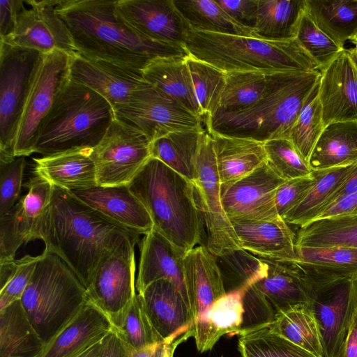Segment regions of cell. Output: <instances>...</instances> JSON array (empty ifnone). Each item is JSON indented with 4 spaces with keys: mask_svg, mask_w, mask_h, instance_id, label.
<instances>
[{
    "mask_svg": "<svg viewBox=\"0 0 357 357\" xmlns=\"http://www.w3.org/2000/svg\"><path fill=\"white\" fill-rule=\"evenodd\" d=\"M20 302L45 345L89 302L86 289L56 255L44 250Z\"/></svg>",
    "mask_w": 357,
    "mask_h": 357,
    "instance_id": "52a82bcc",
    "label": "cell"
},
{
    "mask_svg": "<svg viewBox=\"0 0 357 357\" xmlns=\"http://www.w3.org/2000/svg\"><path fill=\"white\" fill-rule=\"evenodd\" d=\"M319 97L325 126L357 121V70L347 49L321 72Z\"/></svg>",
    "mask_w": 357,
    "mask_h": 357,
    "instance_id": "ffe728a7",
    "label": "cell"
},
{
    "mask_svg": "<svg viewBox=\"0 0 357 357\" xmlns=\"http://www.w3.org/2000/svg\"><path fill=\"white\" fill-rule=\"evenodd\" d=\"M102 357H132V351L112 331L102 340Z\"/></svg>",
    "mask_w": 357,
    "mask_h": 357,
    "instance_id": "680465c9",
    "label": "cell"
},
{
    "mask_svg": "<svg viewBox=\"0 0 357 357\" xmlns=\"http://www.w3.org/2000/svg\"><path fill=\"white\" fill-rule=\"evenodd\" d=\"M44 347L20 300L0 310V357H38Z\"/></svg>",
    "mask_w": 357,
    "mask_h": 357,
    "instance_id": "d6a6232c",
    "label": "cell"
},
{
    "mask_svg": "<svg viewBox=\"0 0 357 357\" xmlns=\"http://www.w3.org/2000/svg\"><path fill=\"white\" fill-rule=\"evenodd\" d=\"M19 266V259L0 263V289L5 287L15 275Z\"/></svg>",
    "mask_w": 357,
    "mask_h": 357,
    "instance_id": "6125c7cd",
    "label": "cell"
},
{
    "mask_svg": "<svg viewBox=\"0 0 357 357\" xmlns=\"http://www.w3.org/2000/svg\"><path fill=\"white\" fill-rule=\"evenodd\" d=\"M292 261L307 281L321 283L343 280L357 281V248L296 247Z\"/></svg>",
    "mask_w": 357,
    "mask_h": 357,
    "instance_id": "83f0119b",
    "label": "cell"
},
{
    "mask_svg": "<svg viewBox=\"0 0 357 357\" xmlns=\"http://www.w3.org/2000/svg\"><path fill=\"white\" fill-rule=\"evenodd\" d=\"M306 11L342 49L357 31V0H306Z\"/></svg>",
    "mask_w": 357,
    "mask_h": 357,
    "instance_id": "8d00e7d4",
    "label": "cell"
},
{
    "mask_svg": "<svg viewBox=\"0 0 357 357\" xmlns=\"http://www.w3.org/2000/svg\"><path fill=\"white\" fill-rule=\"evenodd\" d=\"M284 181L265 162L245 176L221 184L222 204L228 219L231 222L280 217L275 195Z\"/></svg>",
    "mask_w": 357,
    "mask_h": 357,
    "instance_id": "2e32d148",
    "label": "cell"
},
{
    "mask_svg": "<svg viewBox=\"0 0 357 357\" xmlns=\"http://www.w3.org/2000/svg\"><path fill=\"white\" fill-rule=\"evenodd\" d=\"M231 223L241 248L254 256L284 261L296 259L295 235L281 217Z\"/></svg>",
    "mask_w": 357,
    "mask_h": 357,
    "instance_id": "cb8c5ba5",
    "label": "cell"
},
{
    "mask_svg": "<svg viewBox=\"0 0 357 357\" xmlns=\"http://www.w3.org/2000/svg\"><path fill=\"white\" fill-rule=\"evenodd\" d=\"M116 10L128 25L142 35L183 47L188 24L174 0H117Z\"/></svg>",
    "mask_w": 357,
    "mask_h": 357,
    "instance_id": "ac0fdd59",
    "label": "cell"
},
{
    "mask_svg": "<svg viewBox=\"0 0 357 357\" xmlns=\"http://www.w3.org/2000/svg\"><path fill=\"white\" fill-rule=\"evenodd\" d=\"M243 290L227 294L195 321L193 337L197 349L203 353L213 349L226 334H239L243 319Z\"/></svg>",
    "mask_w": 357,
    "mask_h": 357,
    "instance_id": "f546056e",
    "label": "cell"
},
{
    "mask_svg": "<svg viewBox=\"0 0 357 357\" xmlns=\"http://www.w3.org/2000/svg\"><path fill=\"white\" fill-rule=\"evenodd\" d=\"M70 56L56 50L43 55L22 115L15 145V157L34 153L40 125L70 77Z\"/></svg>",
    "mask_w": 357,
    "mask_h": 357,
    "instance_id": "8fae6325",
    "label": "cell"
},
{
    "mask_svg": "<svg viewBox=\"0 0 357 357\" xmlns=\"http://www.w3.org/2000/svg\"><path fill=\"white\" fill-rule=\"evenodd\" d=\"M183 47L188 55L224 73L238 71L271 75L319 71L296 39L271 40L200 31L188 25Z\"/></svg>",
    "mask_w": 357,
    "mask_h": 357,
    "instance_id": "5b68a950",
    "label": "cell"
},
{
    "mask_svg": "<svg viewBox=\"0 0 357 357\" xmlns=\"http://www.w3.org/2000/svg\"><path fill=\"white\" fill-rule=\"evenodd\" d=\"M56 11L80 55L139 73L153 60L187 56L182 46L156 41L128 25L116 1L59 0Z\"/></svg>",
    "mask_w": 357,
    "mask_h": 357,
    "instance_id": "7a4b0ae2",
    "label": "cell"
},
{
    "mask_svg": "<svg viewBox=\"0 0 357 357\" xmlns=\"http://www.w3.org/2000/svg\"><path fill=\"white\" fill-rule=\"evenodd\" d=\"M183 278L194 325L198 317L227 294L216 257L206 245L185 253Z\"/></svg>",
    "mask_w": 357,
    "mask_h": 357,
    "instance_id": "7402d4cb",
    "label": "cell"
},
{
    "mask_svg": "<svg viewBox=\"0 0 357 357\" xmlns=\"http://www.w3.org/2000/svg\"><path fill=\"white\" fill-rule=\"evenodd\" d=\"M91 148H79L33 158L36 176L66 190L98 185Z\"/></svg>",
    "mask_w": 357,
    "mask_h": 357,
    "instance_id": "4316f807",
    "label": "cell"
},
{
    "mask_svg": "<svg viewBox=\"0 0 357 357\" xmlns=\"http://www.w3.org/2000/svg\"><path fill=\"white\" fill-rule=\"evenodd\" d=\"M59 0H26L17 15L14 30L6 39L10 44L47 54L61 51L77 54L70 32L56 11Z\"/></svg>",
    "mask_w": 357,
    "mask_h": 357,
    "instance_id": "9a60e30c",
    "label": "cell"
},
{
    "mask_svg": "<svg viewBox=\"0 0 357 357\" xmlns=\"http://www.w3.org/2000/svg\"><path fill=\"white\" fill-rule=\"evenodd\" d=\"M215 1L234 20L253 29L257 12V0Z\"/></svg>",
    "mask_w": 357,
    "mask_h": 357,
    "instance_id": "db71d44e",
    "label": "cell"
},
{
    "mask_svg": "<svg viewBox=\"0 0 357 357\" xmlns=\"http://www.w3.org/2000/svg\"><path fill=\"white\" fill-rule=\"evenodd\" d=\"M138 294L153 326L163 340L192 328L188 303L172 281L158 280Z\"/></svg>",
    "mask_w": 357,
    "mask_h": 357,
    "instance_id": "603a6c76",
    "label": "cell"
},
{
    "mask_svg": "<svg viewBox=\"0 0 357 357\" xmlns=\"http://www.w3.org/2000/svg\"><path fill=\"white\" fill-rule=\"evenodd\" d=\"M115 118L105 98L69 77L40 125L34 153L45 156L93 149Z\"/></svg>",
    "mask_w": 357,
    "mask_h": 357,
    "instance_id": "8992f818",
    "label": "cell"
},
{
    "mask_svg": "<svg viewBox=\"0 0 357 357\" xmlns=\"http://www.w3.org/2000/svg\"><path fill=\"white\" fill-rule=\"evenodd\" d=\"M347 50L352 63L357 70V45H355L354 47L350 49H347Z\"/></svg>",
    "mask_w": 357,
    "mask_h": 357,
    "instance_id": "e7e4bbea",
    "label": "cell"
},
{
    "mask_svg": "<svg viewBox=\"0 0 357 357\" xmlns=\"http://www.w3.org/2000/svg\"><path fill=\"white\" fill-rule=\"evenodd\" d=\"M319 80L306 98L289 135V139L307 162L326 127L319 97Z\"/></svg>",
    "mask_w": 357,
    "mask_h": 357,
    "instance_id": "7bdbcfd3",
    "label": "cell"
},
{
    "mask_svg": "<svg viewBox=\"0 0 357 357\" xmlns=\"http://www.w3.org/2000/svg\"><path fill=\"white\" fill-rule=\"evenodd\" d=\"M139 236L53 185L51 202L36 225L33 241L42 240L45 250L61 258L86 289L102 258L127 240L139 241Z\"/></svg>",
    "mask_w": 357,
    "mask_h": 357,
    "instance_id": "6da1fadb",
    "label": "cell"
},
{
    "mask_svg": "<svg viewBox=\"0 0 357 357\" xmlns=\"http://www.w3.org/2000/svg\"><path fill=\"white\" fill-rule=\"evenodd\" d=\"M196 168L197 178L192 183L206 229V248L215 257L243 250L222 207L213 143L206 129L201 137Z\"/></svg>",
    "mask_w": 357,
    "mask_h": 357,
    "instance_id": "9c48e42d",
    "label": "cell"
},
{
    "mask_svg": "<svg viewBox=\"0 0 357 357\" xmlns=\"http://www.w3.org/2000/svg\"><path fill=\"white\" fill-rule=\"evenodd\" d=\"M128 186L148 211L153 229L181 251L199 243L204 222L192 182L151 157Z\"/></svg>",
    "mask_w": 357,
    "mask_h": 357,
    "instance_id": "277c9868",
    "label": "cell"
},
{
    "mask_svg": "<svg viewBox=\"0 0 357 357\" xmlns=\"http://www.w3.org/2000/svg\"><path fill=\"white\" fill-rule=\"evenodd\" d=\"M307 282L324 357H338L357 311V281Z\"/></svg>",
    "mask_w": 357,
    "mask_h": 357,
    "instance_id": "4fadbf2b",
    "label": "cell"
},
{
    "mask_svg": "<svg viewBox=\"0 0 357 357\" xmlns=\"http://www.w3.org/2000/svg\"><path fill=\"white\" fill-rule=\"evenodd\" d=\"M109 318L89 301L38 357H79L111 331Z\"/></svg>",
    "mask_w": 357,
    "mask_h": 357,
    "instance_id": "d4e9b609",
    "label": "cell"
},
{
    "mask_svg": "<svg viewBox=\"0 0 357 357\" xmlns=\"http://www.w3.org/2000/svg\"><path fill=\"white\" fill-rule=\"evenodd\" d=\"M150 84L172 98L193 114L204 118L185 56L160 58L142 72Z\"/></svg>",
    "mask_w": 357,
    "mask_h": 357,
    "instance_id": "4dcf8cb0",
    "label": "cell"
},
{
    "mask_svg": "<svg viewBox=\"0 0 357 357\" xmlns=\"http://www.w3.org/2000/svg\"><path fill=\"white\" fill-rule=\"evenodd\" d=\"M354 165L312 170L314 184L304 199L287 213L283 220L287 224L300 227L315 220L330 204L333 195L349 176Z\"/></svg>",
    "mask_w": 357,
    "mask_h": 357,
    "instance_id": "d590c367",
    "label": "cell"
},
{
    "mask_svg": "<svg viewBox=\"0 0 357 357\" xmlns=\"http://www.w3.org/2000/svg\"><path fill=\"white\" fill-rule=\"evenodd\" d=\"M186 61L203 117L210 116L219 107L225 73L189 55Z\"/></svg>",
    "mask_w": 357,
    "mask_h": 357,
    "instance_id": "f6af8a7d",
    "label": "cell"
},
{
    "mask_svg": "<svg viewBox=\"0 0 357 357\" xmlns=\"http://www.w3.org/2000/svg\"><path fill=\"white\" fill-rule=\"evenodd\" d=\"M114 113L116 118L141 130L151 142L173 132L202 128L203 118L151 84L136 91Z\"/></svg>",
    "mask_w": 357,
    "mask_h": 357,
    "instance_id": "7c38bea8",
    "label": "cell"
},
{
    "mask_svg": "<svg viewBox=\"0 0 357 357\" xmlns=\"http://www.w3.org/2000/svg\"><path fill=\"white\" fill-rule=\"evenodd\" d=\"M202 128L173 132L151 142V155L193 182Z\"/></svg>",
    "mask_w": 357,
    "mask_h": 357,
    "instance_id": "e575fe53",
    "label": "cell"
},
{
    "mask_svg": "<svg viewBox=\"0 0 357 357\" xmlns=\"http://www.w3.org/2000/svg\"><path fill=\"white\" fill-rule=\"evenodd\" d=\"M68 191L87 206L129 231L145 235L153 229L148 211L128 185H97Z\"/></svg>",
    "mask_w": 357,
    "mask_h": 357,
    "instance_id": "44dd1931",
    "label": "cell"
},
{
    "mask_svg": "<svg viewBox=\"0 0 357 357\" xmlns=\"http://www.w3.org/2000/svg\"><path fill=\"white\" fill-rule=\"evenodd\" d=\"M110 321L112 331L131 351L165 340L153 326L138 294Z\"/></svg>",
    "mask_w": 357,
    "mask_h": 357,
    "instance_id": "60d3db41",
    "label": "cell"
},
{
    "mask_svg": "<svg viewBox=\"0 0 357 357\" xmlns=\"http://www.w3.org/2000/svg\"><path fill=\"white\" fill-rule=\"evenodd\" d=\"M43 54L0 40V162L15 159L24 105Z\"/></svg>",
    "mask_w": 357,
    "mask_h": 357,
    "instance_id": "ba28073f",
    "label": "cell"
},
{
    "mask_svg": "<svg viewBox=\"0 0 357 357\" xmlns=\"http://www.w3.org/2000/svg\"><path fill=\"white\" fill-rule=\"evenodd\" d=\"M354 215H357V192L336 200L327 206L315 220Z\"/></svg>",
    "mask_w": 357,
    "mask_h": 357,
    "instance_id": "6f0895ef",
    "label": "cell"
},
{
    "mask_svg": "<svg viewBox=\"0 0 357 357\" xmlns=\"http://www.w3.org/2000/svg\"><path fill=\"white\" fill-rule=\"evenodd\" d=\"M127 240L98 264L86 289L89 301L112 319L136 296L135 245Z\"/></svg>",
    "mask_w": 357,
    "mask_h": 357,
    "instance_id": "5bb4252c",
    "label": "cell"
},
{
    "mask_svg": "<svg viewBox=\"0 0 357 357\" xmlns=\"http://www.w3.org/2000/svg\"><path fill=\"white\" fill-rule=\"evenodd\" d=\"M27 193L16 203L20 225L26 243L33 241V234L38 220L50 204L53 185L37 176L24 184Z\"/></svg>",
    "mask_w": 357,
    "mask_h": 357,
    "instance_id": "bcb514c9",
    "label": "cell"
},
{
    "mask_svg": "<svg viewBox=\"0 0 357 357\" xmlns=\"http://www.w3.org/2000/svg\"><path fill=\"white\" fill-rule=\"evenodd\" d=\"M321 76L320 71L272 74L268 90L258 102L238 111L217 110L204 118L206 130L264 143L289 139L301 109Z\"/></svg>",
    "mask_w": 357,
    "mask_h": 357,
    "instance_id": "3957f363",
    "label": "cell"
},
{
    "mask_svg": "<svg viewBox=\"0 0 357 357\" xmlns=\"http://www.w3.org/2000/svg\"><path fill=\"white\" fill-rule=\"evenodd\" d=\"M193 337L192 328L181 331L162 342L139 351H132V357H173L177 347Z\"/></svg>",
    "mask_w": 357,
    "mask_h": 357,
    "instance_id": "11a10c76",
    "label": "cell"
},
{
    "mask_svg": "<svg viewBox=\"0 0 357 357\" xmlns=\"http://www.w3.org/2000/svg\"><path fill=\"white\" fill-rule=\"evenodd\" d=\"M268 328L314 356L324 357L317 321L307 303L280 310Z\"/></svg>",
    "mask_w": 357,
    "mask_h": 357,
    "instance_id": "f35d334b",
    "label": "cell"
},
{
    "mask_svg": "<svg viewBox=\"0 0 357 357\" xmlns=\"http://www.w3.org/2000/svg\"><path fill=\"white\" fill-rule=\"evenodd\" d=\"M139 246L140 260L135 284L137 293L155 281L166 279L178 287L188 301L183 278L185 254L154 229L144 235Z\"/></svg>",
    "mask_w": 357,
    "mask_h": 357,
    "instance_id": "484cf974",
    "label": "cell"
},
{
    "mask_svg": "<svg viewBox=\"0 0 357 357\" xmlns=\"http://www.w3.org/2000/svg\"><path fill=\"white\" fill-rule=\"evenodd\" d=\"M24 3V0L0 1V39H6L12 34L17 15Z\"/></svg>",
    "mask_w": 357,
    "mask_h": 357,
    "instance_id": "9f6ffc18",
    "label": "cell"
},
{
    "mask_svg": "<svg viewBox=\"0 0 357 357\" xmlns=\"http://www.w3.org/2000/svg\"><path fill=\"white\" fill-rule=\"evenodd\" d=\"M270 77L271 75L254 72L225 73V86L217 110L235 112L255 104L267 91Z\"/></svg>",
    "mask_w": 357,
    "mask_h": 357,
    "instance_id": "b9f144b4",
    "label": "cell"
},
{
    "mask_svg": "<svg viewBox=\"0 0 357 357\" xmlns=\"http://www.w3.org/2000/svg\"><path fill=\"white\" fill-rule=\"evenodd\" d=\"M295 39L321 73L344 50L317 26L306 10L300 21Z\"/></svg>",
    "mask_w": 357,
    "mask_h": 357,
    "instance_id": "7dc6e473",
    "label": "cell"
},
{
    "mask_svg": "<svg viewBox=\"0 0 357 357\" xmlns=\"http://www.w3.org/2000/svg\"><path fill=\"white\" fill-rule=\"evenodd\" d=\"M357 162V121L326 126L308 160L312 170L325 169Z\"/></svg>",
    "mask_w": 357,
    "mask_h": 357,
    "instance_id": "1f68e13d",
    "label": "cell"
},
{
    "mask_svg": "<svg viewBox=\"0 0 357 357\" xmlns=\"http://www.w3.org/2000/svg\"><path fill=\"white\" fill-rule=\"evenodd\" d=\"M102 340L95 344L79 357H102Z\"/></svg>",
    "mask_w": 357,
    "mask_h": 357,
    "instance_id": "be15d7a7",
    "label": "cell"
},
{
    "mask_svg": "<svg viewBox=\"0 0 357 357\" xmlns=\"http://www.w3.org/2000/svg\"><path fill=\"white\" fill-rule=\"evenodd\" d=\"M357 192V162L354 163L349 176L333 195L330 204L336 200ZM329 204V205H330ZM328 205V206H329Z\"/></svg>",
    "mask_w": 357,
    "mask_h": 357,
    "instance_id": "94428289",
    "label": "cell"
},
{
    "mask_svg": "<svg viewBox=\"0 0 357 357\" xmlns=\"http://www.w3.org/2000/svg\"><path fill=\"white\" fill-rule=\"evenodd\" d=\"M220 357H222V356H220Z\"/></svg>",
    "mask_w": 357,
    "mask_h": 357,
    "instance_id": "003e7915",
    "label": "cell"
},
{
    "mask_svg": "<svg viewBox=\"0 0 357 357\" xmlns=\"http://www.w3.org/2000/svg\"><path fill=\"white\" fill-rule=\"evenodd\" d=\"M26 165L24 156L0 162V217L8 213L20 199Z\"/></svg>",
    "mask_w": 357,
    "mask_h": 357,
    "instance_id": "681fc988",
    "label": "cell"
},
{
    "mask_svg": "<svg viewBox=\"0 0 357 357\" xmlns=\"http://www.w3.org/2000/svg\"><path fill=\"white\" fill-rule=\"evenodd\" d=\"M338 357H357V311Z\"/></svg>",
    "mask_w": 357,
    "mask_h": 357,
    "instance_id": "91938a15",
    "label": "cell"
},
{
    "mask_svg": "<svg viewBox=\"0 0 357 357\" xmlns=\"http://www.w3.org/2000/svg\"><path fill=\"white\" fill-rule=\"evenodd\" d=\"M352 43L355 45H357V31L354 33V35L349 40Z\"/></svg>",
    "mask_w": 357,
    "mask_h": 357,
    "instance_id": "03108f58",
    "label": "cell"
},
{
    "mask_svg": "<svg viewBox=\"0 0 357 357\" xmlns=\"http://www.w3.org/2000/svg\"><path fill=\"white\" fill-rule=\"evenodd\" d=\"M295 246L357 248V215L314 220L300 227Z\"/></svg>",
    "mask_w": 357,
    "mask_h": 357,
    "instance_id": "74e56055",
    "label": "cell"
},
{
    "mask_svg": "<svg viewBox=\"0 0 357 357\" xmlns=\"http://www.w3.org/2000/svg\"><path fill=\"white\" fill-rule=\"evenodd\" d=\"M312 173L306 176L284 181L277 189L275 206L278 214L283 217L298 205L314 184Z\"/></svg>",
    "mask_w": 357,
    "mask_h": 357,
    "instance_id": "f907efd6",
    "label": "cell"
},
{
    "mask_svg": "<svg viewBox=\"0 0 357 357\" xmlns=\"http://www.w3.org/2000/svg\"><path fill=\"white\" fill-rule=\"evenodd\" d=\"M69 76L105 98L115 111L137 90L150 85L142 75L112 63L86 58L79 54L70 56Z\"/></svg>",
    "mask_w": 357,
    "mask_h": 357,
    "instance_id": "d6986e66",
    "label": "cell"
},
{
    "mask_svg": "<svg viewBox=\"0 0 357 357\" xmlns=\"http://www.w3.org/2000/svg\"><path fill=\"white\" fill-rule=\"evenodd\" d=\"M151 146L144 132L115 118L91 153L98 185H128L151 157Z\"/></svg>",
    "mask_w": 357,
    "mask_h": 357,
    "instance_id": "30bf717a",
    "label": "cell"
},
{
    "mask_svg": "<svg viewBox=\"0 0 357 357\" xmlns=\"http://www.w3.org/2000/svg\"><path fill=\"white\" fill-rule=\"evenodd\" d=\"M258 258L260 269L250 287L257 306L268 321L272 323L281 310L309 303L310 285L292 261Z\"/></svg>",
    "mask_w": 357,
    "mask_h": 357,
    "instance_id": "e0dca14e",
    "label": "cell"
},
{
    "mask_svg": "<svg viewBox=\"0 0 357 357\" xmlns=\"http://www.w3.org/2000/svg\"><path fill=\"white\" fill-rule=\"evenodd\" d=\"M26 243L21 231L16 204L0 217V263L14 260L17 250Z\"/></svg>",
    "mask_w": 357,
    "mask_h": 357,
    "instance_id": "816d5d0a",
    "label": "cell"
},
{
    "mask_svg": "<svg viewBox=\"0 0 357 357\" xmlns=\"http://www.w3.org/2000/svg\"><path fill=\"white\" fill-rule=\"evenodd\" d=\"M181 15L195 29L255 36L253 30L234 20L215 0H174Z\"/></svg>",
    "mask_w": 357,
    "mask_h": 357,
    "instance_id": "ab89813d",
    "label": "cell"
},
{
    "mask_svg": "<svg viewBox=\"0 0 357 357\" xmlns=\"http://www.w3.org/2000/svg\"><path fill=\"white\" fill-rule=\"evenodd\" d=\"M241 357H317L268 327L238 335Z\"/></svg>",
    "mask_w": 357,
    "mask_h": 357,
    "instance_id": "ee69618b",
    "label": "cell"
},
{
    "mask_svg": "<svg viewBox=\"0 0 357 357\" xmlns=\"http://www.w3.org/2000/svg\"><path fill=\"white\" fill-rule=\"evenodd\" d=\"M255 37L278 41L296 38L306 0H257Z\"/></svg>",
    "mask_w": 357,
    "mask_h": 357,
    "instance_id": "836d02e7",
    "label": "cell"
},
{
    "mask_svg": "<svg viewBox=\"0 0 357 357\" xmlns=\"http://www.w3.org/2000/svg\"><path fill=\"white\" fill-rule=\"evenodd\" d=\"M40 258V255L35 257L27 255L19 259L15 275L0 289V310L20 300Z\"/></svg>",
    "mask_w": 357,
    "mask_h": 357,
    "instance_id": "f5cc1de1",
    "label": "cell"
},
{
    "mask_svg": "<svg viewBox=\"0 0 357 357\" xmlns=\"http://www.w3.org/2000/svg\"><path fill=\"white\" fill-rule=\"evenodd\" d=\"M221 184L249 174L266 162L264 143L210 132Z\"/></svg>",
    "mask_w": 357,
    "mask_h": 357,
    "instance_id": "f1b7e54d",
    "label": "cell"
},
{
    "mask_svg": "<svg viewBox=\"0 0 357 357\" xmlns=\"http://www.w3.org/2000/svg\"><path fill=\"white\" fill-rule=\"evenodd\" d=\"M264 149L267 164L284 181L306 176L312 172L309 162L288 138L267 141Z\"/></svg>",
    "mask_w": 357,
    "mask_h": 357,
    "instance_id": "c3c4849f",
    "label": "cell"
}]
</instances>
